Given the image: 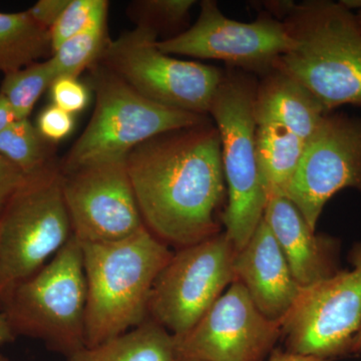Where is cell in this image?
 <instances>
[{
  "label": "cell",
  "mask_w": 361,
  "mask_h": 361,
  "mask_svg": "<svg viewBox=\"0 0 361 361\" xmlns=\"http://www.w3.org/2000/svg\"><path fill=\"white\" fill-rule=\"evenodd\" d=\"M0 361H9L8 358L6 357V356H4V355H1L0 353Z\"/></svg>",
  "instance_id": "d590c367"
},
{
  "label": "cell",
  "mask_w": 361,
  "mask_h": 361,
  "mask_svg": "<svg viewBox=\"0 0 361 361\" xmlns=\"http://www.w3.org/2000/svg\"><path fill=\"white\" fill-rule=\"evenodd\" d=\"M344 189L361 194V116L332 111L306 142L284 196L315 230L327 202Z\"/></svg>",
  "instance_id": "4fadbf2b"
},
{
  "label": "cell",
  "mask_w": 361,
  "mask_h": 361,
  "mask_svg": "<svg viewBox=\"0 0 361 361\" xmlns=\"http://www.w3.org/2000/svg\"><path fill=\"white\" fill-rule=\"evenodd\" d=\"M68 2L70 0H39L28 9V13L39 25L51 30L68 6Z\"/></svg>",
  "instance_id": "f1b7e54d"
},
{
  "label": "cell",
  "mask_w": 361,
  "mask_h": 361,
  "mask_svg": "<svg viewBox=\"0 0 361 361\" xmlns=\"http://www.w3.org/2000/svg\"><path fill=\"white\" fill-rule=\"evenodd\" d=\"M360 353H361V329L356 334L355 341H353V349H351V355H360Z\"/></svg>",
  "instance_id": "836d02e7"
},
{
  "label": "cell",
  "mask_w": 361,
  "mask_h": 361,
  "mask_svg": "<svg viewBox=\"0 0 361 361\" xmlns=\"http://www.w3.org/2000/svg\"><path fill=\"white\" fill-rule=\"evenodd\" d=\"M234 271L235 281L244 285L258 310L272 322H283L303 288L263 218L248 243L237 251Z\"/></svg>",
  "instance_id": "9a60e30c"
},
{
  "label": "cell",
  "mask_w": 361,
  "mask_h": 361,
  "mask_svg": "<svg viewBox=\"0 0 361 361\" xmlns=\"http://www.w3.org/2000/svg\"><path fill=\"white\" fill-rule=\"evenodd\" d=\"M236 254L225 232L179 249L157 277L149 318L173 336L193 329L235 281Z\"/></svg>",
  "instance_id": "30bf717a"
},
{
  "label": "cell",
  "mask_w": 361,
  "mask_h": 361,
  "mask_svg": "<svg viewBox=\"0 0 361 361\" xmlns=\"http://www.w3.org/2000/svg\"><path fill=\"white\" fill-rule=\"evenodd\" d=\"M90 80L96 94L94 113L61 166L63 172L92 161L126 159L135 147L157 135L211 118L142 97L101 63L90 68Z\"/></svg>",
  "instance_id": "8992f818"
},
{
  "label": "cell",
  "mask_w": 361,
  "mask_h": 361,
  "mask_svg": "<svg viewBox=\"0 0 361 361\" xmlns=\"http://www.w3.org/2000/svg\"><path fill=\"white\" fill-rule=\"evenodd\" d=\"M108 11L106 0H70L65 11L49 30L52 52L66 40L106 25Z\"/></svg>",
  "instance_id": "cb8c5ba5"
},
{
  "label": "cell",
  "mask_w": 361,
  "mask_h": 361,
  "mask_svg": "<svg viewBox=\"0 0 361 361\" xmlns=\"http://www.w3.org/2000/svg\"><path fill=\"white\" fill-rule=\"evenodd\" d=\"M305 145L300 137L280 123H258L256 146L268 197L284 195L302 158Z\"/></svg>",
  "instance_id": "d6986e66"
},
{
  "label": "cell",
  "mask_w": 361,
  "mask_h": 361,
  "mask_svg": "<svg viewBox=\"0 0 361 361\" xmlns=\"http://www.w3.org/2000/svg\"><path fill=\"white\" fill-rule=\"evenodd\" d=\"M267 361H325L315 356L297 355L289 351L274 350Z\"/></svg>",
  "instance_id": "4dcf8cb0"
},
{
  "label": "cell",
  "mask_w": 361,
  "mask_h": 361,
  "mask_svg": "<svg viewBox=\"0 0 361 361\" xmlns=\"http://www.w3.org/2000/svg\"><path fill=\"white\" fill-rule=\"evenodd\" d=\"M51 94L54 106L71 115L84 111L90 101V92L75 78H59L52 82Z\"/></svg>",
  "instance_id": "484cf974"
},
{
  "label": "cell",
  "mask_w": 361,
  "mask_h": 361,
  "mask_svg": "<svg viewBox=\"0 0 361 361\" xmlns=\"http://www.w3.org/2000/svg\"><path fill=\"white\" fill-rule=\"evenodd\" d=\"M292 42L283 23L265 13L252 23L227 18L213 0H203L196 23L175 37L158 42L164 54L216 59L251 75L274 68Z\"/></svg>",
  "instance_id": "8fae6325"
},
{
  "label": "cell",
  "mask_w": 361,
  "mask_h": 361,
  "mask_svg": "<svg viewBox=\"0 0 361 361\" xmlns=\"http://www.w3.org/2000/svg\"><path fill=\"white\" fill-rule=\"evenodd\" d=\"M54 71L49 59L35 63L23 70L6 75L0 94L13 106L18 120L28 118L39 97L54 82Z\"/></svg>",
  "instance_id": "603a6c76"
},
{
  "label": "cell",
  "mask_w": 361,
  "mask_h": 361,
  "mask_svg": "<svg viewBox=\"0 0 361 361\" xmlns=\"http://www.w3.org/2000/svg\"><path fill=\"white\" fill-rule=\"evenodd\" d=\"M111 40L106 25L66 40L49 59L54 78H78L82 71L101 61Z\"/></svg>",
  "instance_id": "44dd1931"
},
{
  "label": "cell",
  "mask_w": 361,
  "mask_h": 361,
  "mask_svg": "<svg viewBox=\"0 0 361 361\" xmlns=\"http://www.w3.org/2000/svg\"><path fill=\"white\" fill-rule=\"evenodd\" d=\"M350 270L303 287L281 323L287 351L325 361L351 355L361 329V241L349 251Z\"/></svg>",
  "instance_id": "9c48e42d"
},
{
  "label": "cell",
  "mask_w": 361,
  "mask_h": 361,
  "mask_svg": "<svg viewBox=\"0 0 361 361\" xmlns=\"http://www.w3.org/2000/svg\"><path fill=\"white\" fill-rule=\"evenodd\" d=\"M195 4L194 0H144L135 2L133 6L141 20L137 25L151 26L159 33L160 28L184 25Z\"/></svg>",
  "instance_id": "d4e9b609"
},
{
  "label": "cell",
  "mask_w": 361,
  "mask_h": 361,
  "mask_svg": "<svg viewBox=\"0 0 361 361\" xmlns=\"http://www.w3.org/2000/svg\"><path fill=\"white\" fill-rule=\"evenodd\" d=\"M282 336L234 281L186 334L174 337L176 357L202 361H264Z\"/></svg>",
  "instance_id": "5bb4252c"
},
{
  "label": "cell",
  "mask_w": 361,
  "mask_h": 361,
  "mask_svg": "<svg viewBox=\"0 0 361 361\" xmlns=\"http://www.w3.org/2000/svg\"><path fill=\"white\" fill-rule=\"evenodd\" d=\"M75 118L68 111L51 104L40 113L37 118V129L45 141H63L73 132Z\"/></svg>",
  "instance_id": "4316f807"
},
{
  "label": "cell",
  "mask_w": 361,
  "mask_h": 361,
  "mask_svg": "<svg viewBox=\"0 0 361 361\" xmlns=\"http://www.w3.org/2000/svg\"><path fill=\"white\" fill-rule=\"evenodd\" d=\"M85 307L82 246L73 236L42 269L0 301L16 336L39 339L66 358L87 346Z\"/></svg>",
  "instance_id": "5b68a950"
},
{
  "label": "cell",
  "mask_w": 361,
  "mask_h": 361,
  "mask_svg": "<svg viewBox=\"0 0 361 361\" xmlns=\"http://www.w3.org/2000/svg\"><path fill=\"white\" fill-rule=\"evenodd\" d=\"M0 155L26 175L39 172L51 163L45 140L28 118L16 121L0 134Z\"/></svg>",
  "instance_id": "7402d4cb"
},
{
  "label": "cell",
  "mask_w": 361,
  "mask_h": 361,
  "mask_svg": "<svg viewBox=\"0 0 361 361\" xmlns=\"http://www.w3.org/2000/svg\"><path fill=\"white\" fill-rule=\"evenodd\" d=\"M26 176L13 161L0 155V212L14 192L23 184Z\"/></svg>",
  "instance_id": "83f0119b"
},
{
  "label": "cell",
  "mask_w": 361,
  "mask_h": 361,
  "mask_svg": "<svg viewBox=\"0 0 361 361\" xmlns=\"http://www.w3.org/2000/svg\"><path fill=\"white\" fill-rule=\"evenodd\" d=\"M257 85L255 75L228 68L209 111L219 132L228 190L222 222L237 251L248 243L255 232L268 201L256 146L254 104Z\"/></svg>",
  "instance_id": "277c9868"
},
{
  "label": "cell",
  "mask_w": 361,
  "mask_h": 361,
  "mask_svg": "<svg viewBox=\"0 0 361 361\" xmlns=\"http://www.w3.org/2000/svg\"><path fill=\"white\" fill-rule=\"evenodd\" d=\"M126 164L145 227L160 241L180 249L219 234L227 185L212 118L142 142Z\"/></svg>",
  "instance_id": "6da1fadb"
},
{
  "label": "cell",
  "mask_w": 361,
  "mask_h": 361,
  "mask_svg": "<svg viewBox=\"0 0 361 361\" xmlns=\"http://www.w3.org/2000/svg\"><path fill=\"white\" fill-rule=\"evenodd\" d=\"M290 49L274 68L294 78L326 113L350 104L361 108V25L341 1L294 2L281 20Z\"/></svg>",
  "instance_id": "7a4b0ae2"
},
{
  "label": "cell",
  "mask_w": 361,
  "mask_h": 361,
  "mask_svg": "<svg viewBox=\"0 0 361 361\" xmlns=\"http://www.w3.org/2000/svg\"><path fill=\"white\" fill-rule=\"evenodd\" d=\"M16 121H18V118L13 106L7 101L6 97L0 94V134L11 127Z\"/></svg>",
  "instance_id": "f546056e"
},
{
  "label": "cell",
  "mask_w": 361,
  "mask_h": 361,
  "mask_svg": "<svg viewBox=\"0 0 361 361\" xmlns=\"http://www.w3.org/2000/svg\"><path fill=\"white\" fill-rule=\"evenodd\" d=\"M73 236L61 166L26 176L0 212V301L42 269Z\"/></svg>",
  "instance_id": "52a82bcc"
},
{
  "label": "cell",
  "mask_w": 361,
  "mask_h": 361,
  "mask_svg": "<svg viewBox=\"0 0 361 361\" xmlns=\"http://www.w3.org/2000/svg\"><path fill=\"white\" fill-rule=\"evenodd\" d=\"M263 219L301 287L329 279L341 270L339 239L315 234L300 211L284 195L268 197Z\"/></svg>",
  "instance_id": "2e32d148"
},
{
  "label": "cell",
  "mask_w": 361,
  "mask_h": 361,
  "mask_svg": "<svg viewBox=\"0 0 361 361\" xmlns=\"http://www.w3.org/2000/svg\"><path fill=\"white\" fill-rule=\"evenodd\" d=\"M174 361H202V360H189V358L176 357V360Z\"/></svg>",
  "instance_id": "e575fe53"
},
{
  "label": "cell",
  "mask_w": 361,
  "mask_h": 361,
  "mask_svg": "<svg viewBox=\"0 0 361 361\" xmlns=\"http://www.w3.org/2000/svg\"><path fill=\"white\" fill-rule=\"evenodd\" d=\"M345 4L353 11V9H357L358 13L356 16H357L358 21H360L361 25V0H346Z\"/></svg>",
  "instance_id": "d6a6232c"
},
{
  "label": "cell",
  "mask_w": 361,
  "mask_h": 361,
  "mask_svg": "<svg viewBox=\"0 0 361 361\" xmlns=\"http://www.w3.org/2000/svg\"><path fill=\"white\" fill-rule=\"evenodd\" d=\"M174 337L151 318L139 326L92 348L66 361H174Z\"/></svg>",
  "instance_id": "ac0fdd59"
},
{
  "label": "cell",
  "mask_w": 361,
  "mask_h": 361,
  "mask_svg": "<svg viewBox=\"0 0 361 361\" xmlns=\"http://www.w3.org/2000/svg\"><path fill=\"white\" fill-rule=\"evenodd\" d=\"M126 159L61 171L73 236L80 243L118 241L145 227Z\"/></svg>",
  "instance_id": "7c38bea8"
},
{
  "label": "cell",
  "mask_w": 361,
  "mask_h": 361,
  "mask_svg": "<svg viewBox=\"0 0 361 361\" xmlns=\"http://www.w3.org/2000/svg\"><path fill=\"white\" fill-rule=\"evenodd\" d=\"M16 338V334H14L13 329H11L6 316L0 311V346L11 343Z\"/></svg>",
  "instance_id": "1f68e13d"
},
{
  "label": "cell",
  "mask_w": 361,
  "mask_h": 361,
  "mask_svg": "<svg viewBox=\"0 0 361 361\" xmlns=\"http://www.w3.org/2000/svg\"><path fill=\"white\" fill-rule=\"evenodd\" d=\"M157 37L151 26L137 25L111 40L99 63L157 104L209 116L225 71L172 58L158 49Z\"/></svg>",
  "instance_id": "ba28073f"
},
{
  "label": "cell",
  "mask_w": 361,
  "mask_h": 361,
  "mask_svg": "<svg viewBox=\"0 0 361 361\" xmlns=\"http://www.w3.org/2000/svg\"><path fill=\"white\" fill-rule=\"evenodd\" d=\"M254 113L257 125L280 123L305 144L329 114L310 90L276 68L258 80Z\"/></svg>",
  "instance_id": "e0dca14e"
},
{
  "label": "cell",
  "mask_w": 361,
  "mask_h": 361,
  "mask_svg": "<svg viewBox=\"0 0 361 361\" xmlns=\"http://www.w3.org/2000/svg\"><path fill=\"white\" fill-rule=\"evenodd\" d=\"M52 54L51 32L28 11L0 13V73L23 70Z\"/></svg>",
  "instance_id": "ffe728a7"
},
{
  "label": "cell",
  "mask_w": 361,
  "mask_h": 361,
  "mask_svg": "<svg viewBox=\"0 0 361 361\" xmlns=\"http://www.w3.org/2000/svg\"><path fill=\"white\" fill-rule=\"evenodd\" d=\"M80 246L87 283L85 348H92L148 319L152 289L174 253L146 227L118 241Z\"/></svg>",
  "instance_id": "3957f363"
}]
</instances>
